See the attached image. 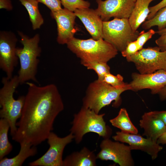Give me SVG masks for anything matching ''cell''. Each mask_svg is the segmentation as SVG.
<instances>
[{
    "instance_id": "8",
    "label": "cell",
    "mask_w": 166,
    "mask_h": 166,
    "mask_svg": "<svg viewBox=\"0 0 166 166\" xmlns=\"http://www.w3.org/2000/svg\"><path fill=\"white\" fill-rule=\"evenodd\" d=\"M134 63L139 73H153L158 70L166 71V51H160L158 47L144 48L126 58Z\"/></svg>"
},
{
    "instance_id": "2",
    "label": "cell",
    "mask_w": 166,
    "mask_h": 166,
    "mask_svg": "<svg viewBox=\"0 0 166 166\" xmlns=\"http://www.w3.org/2000/svg\"><path fill=\"white\" fill-rule=\"evenodd\" d=\"M20 42L23 47H17L16 53L20 62V68L18 76L20 84L30 80L38 82L36 77L41 49L39 46L40 38L38 34L30 38L18 31Z\"/></svg>"
},
{
    "instance_id": "18",
    "label": "cell",
    "mask_w": 166,
    "mask_h": 166,
    "mask_svg": "<svg viewBox=\"0 0 166 166\" xmlns=\"http://www.w3.org/2000/svg\"><path fill=\"white\" fill-rule=\"evenodd\" d=\"M97 155L85 147L73 152L63 160V166H96Z\"/></svg>"
},
{
    "instance_id": "28",
    "label": "cell",
    "mask_w": 166,
    "mask_h": 166,
    "mask_svg": "<svg viewBox=\"0 0 166 166\" xmlns=\"http://www.w3.org/2000/svg\"><path fill=\"white\" fill-rule=\"evenodd\" d=\"M156 33V32L151 29L147 32L143 31L139 33V34L135 42L138 46L140 50L143 48V46L146 42L151 39L152 36Z\"/></svg>"
},
{
    "instance_id": "1",
    "label": "cell",
    "mask_w": 166,
    "mask_h": 166,
    "mask_svg": "<svg viewBox=\"0 0 166 166\" xmlns=\"http://www.w3.org/2000/svg\"><path fill=\"white\" fill-rule=\"evenodd\" d=\"M27 93L22 115L17 122V129L12 140L36 146L47 140L53 129L55 120L64 109L57 86H43L27 82Z\"/></svg>"
},
{
    "instance_id": "29",
    "label": "cell",
    "mask_w": 166,
    "mask_h": 166,
    "mask_svg": "<svg viewBox=\"0 0 166 166\" xmlns=\"http://www.w3.org/2000/svg\"><path fill=\"white\" fill-rule=\"evenodd\" d=\"M38 2L45 5L51 10L55 11L61 8V3L60 0H36Z\"/></svg>"
},
{
    "instance_id": "34",
    "label": "cell",
    "mask_w": 166,
    "mask_h": 166,
    "mask_svg": "<svg viewBox=\"0 0 166 166\" xmlns=\"http://www.w3.org/2000/svg\"><path fill=\"white\" fill-rule=\"evenodd\" d=\"M160 100L162 101L166 100V85L158 94Z\"/></svg>"
},
{
    "instance_id": "19",
    "label": "cell",
    "mask_w": 166,
    "mask_h": 166,
    "mask_svg": "<svg viewBox=\"0 0 166 166\" xmlns=\"http://www.w3.org/2000/svg\"><path fill=\"white\" fill-rule=\"evenodd\" d=\"M154 0H136L131 14L128 18L133 30H137L147 19L149 13V5Z\"/></svg>"
},
{
    "instance_id": "37",
    "label": "cell",
    "mask_w": 166,
    "mask_h": 166,
    "mask_svg": "<svg viewBox=\"0 0 166 166\" xmlns=\"http://www.w3.org/2000/svg\"><path fill=\"white\" fill-rule=\"evenodd\" d=\"M135 1H136V0H135Z\"/></svg>"
},
{
    "instance_id": "6",
    "label": "cell",
    "mask_w": 166,
    "mask_h": 166,
    "mask_svg": "<svg viewBox=\"0 0 166 166\" xmlns=\"http://www.w3.org/2000/svg\"><path fill=\"white\" fill-rule=\"evenodd\" d=\"M105 115V113L97 114L92 110L82 106L74 115L70 130L76 143H81L84 136L89 132L96 133L104 139L109 138L111 130L104 120Z\"/></svg>"
},
{
    "instance_id": "32",
    "label": "cell",
    "mask_w": 166,
    "mask_h": 166,
    "mask_svg": "<svg viewBox=\"0 0 166 166\" xmlns=\"http://www.w3.org/2000/svg\"><path fill=\"white\" fill-rule=\"evenodd\" d=\"M13 8L10 0H0V9H5L7 10L10 11Z\"/></svg>"
},
{
    "instance_id": "14",
    "label": "cell",
    "mask_w": 166,
    "mask_h": 166,
    "mask_svg": "<svg viewBox=\"0 0 166 166\" xmlns=\"http://www.w3.org/2000/svg\"><path fill=\"white\" fill-rule=\"evenodd\" d=\"M112 138L116 141L128 144L131 150H138L146 152L151 156L153 160L157 157L159 153L163 148V147L157 142L150 139L145 138L138 134L118 131Z\"/></svg>"
},
{
    "instance_id": "25",
    "label": "cell",
    "mask_w": 166,
    "mask_h": 166,
    "mask_svg": "<svg viewBox=\"0 0 166 166\" xmlns=\"http://www.w3.org/2000/svg\"><path fill=\"white\" fill-rule=\"evenodd\" d=\"M81 63L88 69L93 70L98 76L97 80L103 81L105 76L110 73L107 63L96 61H81Z\"/></svg>"
},
{
    "instance_id": "7",
    "label": "cell",
    "mask_w": 166,
    "mask_h": 166,
    "mask_svg": "<svg viewBox=\"0 0 166 166\" xmlns=\"http://www.w3.org/2000/svg\"><path fill=\"white\" fill-rule=\"evenodd\" d=\"M139 34L133 30L128 19L114 18L103 22V39L121 53L130 42L135 40Z\"/></svg>"
},
{
    "instance_id": "4",
    "label": "cell",
    "mask_w": 166,
    "mask_h": 166,
    "mask_svg": "<svg viewBox=\"0 0 166 166\" xmlns=\"http://www.w3.org/2000/svg\"><path fill=\"white\" fill-rule=\"evenodd\" d=\"M66 44L68 49L79 58L80 61L107 63L118 52L113 45L103 39H81L74 37Z\"/></svg>"
},
{
    "instance_id": "31",
    "label": "cell",
    "mask_w": 166,
    "mask_h": 166,
    "mask_svg": "<svg viewBox=\"0 0 166 166\" xmlns=\"http://www.w3.org/2000/svg\"><path fill=\"white\" fill-rule=\"evenodd\" d=\"M155 41V42L161 51H166V32L163 33Z\"/></svg>"
},
{
    "instance_id": "30",
    "label": "cell",
    "mask_w": 166,
    "mask_h": 166,
    "mask_svg": "<svg viewBox=\"0 0 166 166\" xmlns=\"http://www.w3.org/2000/svg\"><path fill=\"white\" fill-rule=\"evenodd\" d=\"M166 6V0H162L156 5L149 7V13L147 19L149 20L152 18L159 10Z\"/></svg>"
},
{
    "instance_id": "21",
    "label": "cell",
    "mask_w": 166,
    "mask_h": 166,
    "mask_svg": "<svg viewBox=\"0 0 166 166\" xmlns=\"http://www.w3.org/2000/svg\"><path fill=\"white\" fill-rule=\"evenodd\" d=\"M111 124L120 129L121 131L128 133L138 134V130L131 121L126 109L121 108L117 115L109 120Z\"/></svg>"
},
{
    "instance_id": "23",
    "label": "cell",
    "mask_w": 166,
    "mask_h": 166,
    "mask_svg": "<svg viewBox=\"0 0 166 166\" xmlns=\"http://www.w3.org/2000/svg\"><path fill=\"white\" fill-rule=\"evenodd\" d=\"M10 125L4 119L0 120V160L12 151L13 146L9 142L8 133Z\"/></svg>"
},
{
    "instance_id": "22",
    "label": "cell",
    "mask_w": 166,
    "mask_h": 166,
    "mask_svg": "<svg viewBox=\"0 0 166 166\" xmlns=\"http://www.w3.org/2000/svg\"><path fill=\"white\" fill-rule=\"evenodd\" d=\"M21 3L26 9L34 30L39 29L44 22L40 12L38 2L36 0H19Z\"/></svg>"
},
{
    "instance_id": "5",
    "label": "cell",
    "mask_w": 166,
    "mask_h": 166,
    "mask_svg": "<svg viewBox=\"0 0 166 166\" xmlns=\"http://www.w3.org/2000/svg\"><path fill=\"white\" fill-rule=\"evenodd\" d=\"M128 90H129V85L117 89L97 79L88 86L82 99V106L92 110L97 114L102 109L113 101L114 102L113 106L118 107L121 102V94Z\"/></svg>"
},
{
    "instance_id": "11",
    "label": "cell",
    "mask_w": 166,
    "mask_h": 166,
    "mask_svg": "<svg viewBox=\"0 0 166 166\" xmlns=\"http://www.w3.org/2000/svg\"><path fill=\"white\" fill-rule=\"evenodd\" d=\"M17 41V38L13 32L0 31V68L9 79L13 77V72L19 60L16 53Z\"/></svg>"
},
{
    "instance_id": "15",
    "label": "cell",
    "mask_w": 166,
    "mask_h": 166,
    "mask_svg": "<svg viewBox=\"0 0 166 166\" xmlns=\"http://www.w3.org/2000/svg\"><path fill=\"white\" fill-rule=\"evenodd\" d=\"M50 15L57 23V42L60 44H66L74 37L75 33L74 24L77 17L74 12L64 8L51 11Z\"/></svg>"
},
{
    "instance_id": "27",
    "label": "cell",
    "mask_w": 166,
    "mask_h": 166,
    "mask_svg": "<svg viewBox=\"0 0 166 166\" xmlns=\"http://www.w3.org/2000/svg\"><path fill=\"white\" fill-rule=\"evenodd\" d=\"M64 8L74 12L79 9L89 8L90 3L84 0H60Z\"/></svg>"
},
{
    "instance_id": "9",
    "label": "cell",
    "mask_w": 166,
    "mask_h": 166,
    "mask_svg": "<svg viewBox=\"0 0 166 166\" xmlns=\"http://www.w3.org/2000/svg\"><path fill=\"white\" fill-rule=\"evenodd\" d=\"M74 139L71 132L61 137L51 132L47 140L49 145L47 151L38 159L29 163L30 166H63L62 155L64 148Z\"/></svg>"
},
{
    "instance_id": "26",
    "label": "cell",
    "mask_w": 166,
    "mask_h": 166,
    "mask_svg": "<svg viewBox=\"0 0 166 166\" xmlns=\"http://www.w3.org/2000/svg\"><path fill=\"white\" fill-rule=\"evenodd\" d=\"M124 78L120 74L114 75L110 73L105 75L103 81L106 83L117 89L128 87V83L123 81Z\"/></svg>"
},
{
    "instance_id": "17",
    "label": "cell",
    "mask_w": 166,
    "mask_h": 166,
    "mask_svg": "<svg viewBox=\"0 0 166 166\" xmlns=\"http://www.w3.org/2000/svg\"><path fill=\"white\" fill-rule=\"evenodd\" d=\"M139 125L144 129L143 136L155 142L166 131V125L153 111L142 115Z\"/></svg>"
},
{
    "instance_id": "35",
    "label": "cell",
    "mask_w": 166,
    "mask_h": 166,
    "mask_svg": "<svg viewBox=\"0 0 166 166\" xmlns=\"http://www.w3.org/2000/svg\"><path fill=\"white\" fill-rule=\"evenodd\" d=\"M157 142L159 144H166V131L159 138Z\"/></svg>"
},
{
    "instance_id": "33",
    "label": "cell",
    "mask_w": 166,
    "mask_h": 166,
    "mask_svg": "<svg viewBox=\"0 0 166 166\" xmlns=\"http://www.w3.org/2000/svg\"><path fill=\"white\" fill-rule=\"evenodd\" d=\"M153 112L166 125V111H155Z\"/></svg>"
},
{
    "instance_id": "10",
    "label": "cell",
    "mask_w": 166,
    "mask_h": 166,
    "mask_svg": "<svg viewBox=\"0 0 166 166\" xmlns=\"http://www.w3.org/2000/svg\"><path fill=\"white\" fill-rule=\"evenodd\" d=\"M100 151L97 155V159L111 160L120 166H133L134 162L129 145L119 141H113L109 138L104 139L101 142Z\"/></svg>"
},
{
    "instance_id": "20",
    "label": "cell",
    "mask_w": 166,
    "mask_h": 166,
    "mask_svg": "<svg viewBox=\"0 0 166 166\" xmlns=\"http://www.w3.org/2000/svg\"><path fill=\"white\" fill-rule=\"evenodd\" d=\"M20 149L18 154L11 158L4 157L0 161V166H21L28 158L37 154L36 146L26 142L20 143Z\"/></svg>"
},
{
    "instance_id": "3",
    "label": "cell",
    "mask_w": 166,
    "mask_h": 166,
    "mask_svg": "<svg viewBox=\"0 0 166 166\" xmlns=\"http://www.w3.org/2000/svg\"><path fill=\"white\" fill-rule=\"evenodd\" d=\"M2 82L3 86L0 89V117L8 122L10 135L13 136L17 129V121L22 115L25 96H20L16 100L14 97L15 90L20 84L18 75L10 79L3 77Z\"/></svg>"
},
{
    "instance_id": "16",
    "label": "cell",
    "mask_w": 166,
    "mask_h": 166,
    "mask_svg": "<svg viewBox=\"0 0 166 166\" xmlns=\"http://www.w3.org/2000/svg\"><path fill=\"white\" fill-rule=\"evenodd\" d=\"M95 40L103 39V22L96 9L89 8L77 9L74 12Z\"/></svg>"
},
{
    "instance_id": "24",
    "label": "cell",
    "mask_w": 166,
    "mask_h": 166,
    "mask_svg": "<svg viewBox=\"0 0 166 166\" xmlns=\"http://www.w3.org/2000/svg\"><path fill=\"white\" fill-rule=\"evenodd\" d=\"M156 26L158 27V31L166 28V6L159 10L152 18L144 21L142 27L148 30Z\"/></svg>"
},
{
    "instance_id": "13",
    "label": "cell",
    "mask_w": 166,
    "mask_h": 166,
    "mask_svg": "<svg viewBox=\"0 0 166 166\" xmlns=\"http://www.w3.org/2000/svg\"><path fill=\"white\" fill-rule=\"evenodd\" d=\"M128 83L129 90L135 92L148 89L152 94H158L166 85V71L163 69L148 74L133 73Z\"/></svg>"
},
{
    "instance_id": "12",
    "label": "cell",
    "mask_w": 166,
    "mask_h": 166,
    "mask_svg": "<svg viewBox=\"0 0 166 166\" xmlns=\"http://www.w3.org/2000/svg\"><path fill=\"white\" fill-rule=\"evenodd\" d=\"M135 0H96V9L103 21L111 18L128 19L134 7Z\"/></svg>"
},
{
    "instance_id": "38",
    "label": "cell",
    "mask_w": 166,
    "mask_h": 166,
    "mask_svg": "<svg viewBox=\"0 0 166 166\" xmlns=\"http://www.w3.org/2000/svg\"></svg>"
},
{
    "instance_id": "36",
    "label": "cell",
    "mask_w": 166,
    "mask_h": 166,
    "mask_svg": "<svg viewBox=\"0 0 166 166\" xmlns=\"http://www.w3.org/2000/svg\"><path fill=\"white\" fill-rule=\"evenodd\" d=\"M166 32V28L165 29L160 30V31H157L156 32V33L158 34H159L161 35L163 33Z\"/></svg>"
}]
</instances>
